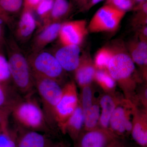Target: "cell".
<instances>
[{
	"mask_svg": "<svg viewBox=\"0 0 147 147\" xmlns=\"http://www.w3.org/2000/svg\"><path fill=\"white\" fill-rule=\"evenodd\" d=\"M0 19L8 25H10L11 24V19L10 16L3 10L1 5H0Z\"/></svg>",
	"mask_w": 147,
	"mask_h": 147,
	"instance_id": "836d02e7",
	"label": "cell"
},
{
	"mask_svg": "<svg viewBox=\"0 0 147 147\" xmlns=\"http://www.w3.org/2000/svg\"><path fill=\"white\" fill-rule=\"evenodd\" d=\"M35 88L38 93L42 108L49 126L55 122V110L60 100L63 88L59 83L53 79L33 74Z\"/></svg>",
	"mask_w": 147,
	"mask_h": 147,
	"instance_id": "277c9868",
	"label": "cell"
},
{
	"mask_svg": "<svg viewBox=\"0 0 147 147\" xmlns=\"http://www.w3.org/2000/svg\"><path fill=\"white\" fill-rule=\"evenodd\" d=\"M112 55L107 69L114 80L122 85L134 84L135 63L129 54L125 45L121 40H117L110 45Z\"/></svg>",
	"mask_w": 147,
	"mask_h": 147,
	"instance_id": "3957f363",
	"label": "cell"
},
{
	"mask_svg": "<svg viewBox=\"0 0 147 147\" xmlns=\"http://www.w3.org/2000/svg\"><path fill=\"white\" fill-rule=\"evenodd\" d=\"M78 105L76 85L73 82H68L63 88L60 100L55 110V122L61 127L68 119Z\"/></svg>",
	"mask_w": 147,
	"mask_h": 147,
	"instance_id": "52a82bcc",
	"label": "cell"
},
{
	"mask_svg": "<svg viewBox=\"0 0 147 147\" xmlns=\"http://www.w3.org/2000/svg\"><path fill=\"white\" fill-rule=\"evenodd\" d=\"M37 25L32 11L23 9L16 25L14 39L23 44L28 42L33 35Z\"/></svg>",
	"mask_w": 147,
	"mask_h": 147,
	"instance_id": "7c38bea8",
	"label": "cell"
},
{
	"mask_svg": "<svg viewBox=\"0 0 147 147\" xmlns=\"http://www.w3.org/2000/svg\"><path fill=\"white\" fill-rule=\"evenodd\" d=\"M136 3L135 0H112L105 4L111 5L120 10L126 12L133 9Z\"/></svg>",
	"mask_w": 147,
	"mask_h": 147,
	"instance_id": "f546056e",
	"label": "cell"
},
{
	"mask_svg": "<svg viewBox=\"0 0 147 147\" xmlns=\"http://www.w3.org/2000/svg\"><path fill=\"white\" fill-rule=\"evenodd\" d=\"M72 3L79 8V10L87 4L90 0H72Z\"/></svg>",
	"mask_w": 147,
	"mask_h": 147,
	"instance_id": "e575fe53",
	"label": "cell"
},
{
	"mask_svg": "<svg viewBox=\"0 0 147 147\" xmlns=\"http://www.w3.org/2000/svg\"><path fill=\"white\" fill-rule=\"evenodd\" d=\"M96 70L89 53L84 52L81 55L79 65L74 71L76 82L82 86L89 85L94 79Z\"/></svg>",
	"mask_w": 147,
	"mask_h": 147,
	"instance_id": "4fadbf2b",
	"label": "cell"
},
{
	"mask_svg": "<svg viewBox=\"0 0 147 147\" xmlns=\"http://www.w3.org/2000/svg\"><path fill=\"white\" fill-rule=\"evenodd\" d=\"M82 102L83 112L86 111L92 105V94L91 89L88 86H85L82 91Z\"/></svg>",
	"mask_w": 147,
	"mask_h": 147,
	"instance_id": "f1b7e54d",
	"label": "cell"
},
{
	"mask_svg": "<svg viewBox=\"0 0 147 147\" xmlns=\"http://www.w3.org/2000/svg\"><path fill=\"white\" fill-rule=\"evenodd\" d=\"M73 7V4L68 0H54L49 16L43 25L55 22H61L62 20L71 13Z\"/></svg>",
	"mask_w": 147,
	"mask_h": 147,
	"instance_id": "2e32d148",
	"label": "cell"
},
{
	"mask_svg": "<svg viewBox=\"0 0 147 147\" xmlns=\"http://www.w3.org/2000/svg\"><path fill=\"white\" fill-rule=\"evenodd\" d=\"M109 126L113 130L120 134L131 131L133 127L126 110L122 106L115 108L110 118Z\"/></svg>",
	"mask_w": 147,
	"mask_h": 147,
	"instance_id": "9a60e30c",
	"label": "cell"
},
{
	"mask_svg": "<svg viewBox=\"0 0 147 147\" xmlns=\"http://www.w3.org/2000/svg\"><path fill=\"white\" fill-rule=\"evenodd\" d=\"M17 132L9 126L8 118L0 124V147H16Z\"/></svg>",
	"mask_w": 147,
	"mask_h": 147,
	"instance_id": "ffe728a7",
	"label": "cell"
},
{
	"mask_svg": "<svg viewBox=\"0 0 147 147\" xmlns=\"http://www.w3.org/2000/svg\"><path fill=\"white\" fill-rule=\"evenodd\" d=\"M41 0H24L23 9L32 11L35 10Z\"/></svg>",
	"mask_w": 147,
	"mask_h": 147,
	"instance_id": "4dcf8cb0",
	"label": "cell"
},
{
	"mask_svg": "<svg viewBox=\"0 0 147 147\" xmlns=\"http://www.w3.org/2000/svg\"><path fill=\"white\" fill-rule=\"evenodd\" d=\"M125 46L134 63L140 66L146 67L147 63L146 40L137 37L127 42Z\"/></svg>",
	"mask_w": 147,
	"mask_h": 147,
	"instance_id": "5bb4252c",
	"label": "cell"
},
{
	"mask_svg": "<svg viewBox=\"0 0 147 147\" xmlns=\"http://www.w3.org/2000/svg\"><path fill=\"white\" fill-rule=\"evenodd\" d=\"M132 136L133 139L141 146H145L147 144V131L146 127L141 122L136 123L133 126Z\"/></svg>",
	"mask_w": 147,
	"mask_h": 147,
	"instance_id": "484cf974",
	"label": "cell"
},
{
	"mask_svg": "<svg viewBox=\"0 0 147 147\" xmlns=\"http://www.w3.org/2000/svg\"><path fill=\"white\" fill-rule=\"evenodd\" d=\"M110 141V137L105 131L92 130L82 137L81 147H106Z\"/></svg>",
	"mask_w": 147,
	"mask_h": 147,
	"instance_id": "e0dca14e",
	"label": "cell"
},
{
	"mask_svg": "<svg viewBox=\"0 0 147 147\" xmlns=\"http://www.w3.org/2000/svg\"><path fill=\"white\" fill-rule=\"evenodd\" d=\"M27 58L33 74L53 79L60 84L65 71L53 54L42 50L31 53Z\"/></svg>",
	"mask_w": 147,
	"mask_h": 147,
	"instance_id": "5b68a950",
	"label": "cell"
},
{
	"mask_svg": "<svg viewBox=\"0 0 147 147\" xmlns=\"http://www.w3.org/2000/svg\"><path fill=\"white\" fill-rule=\"evenodd\" d=\"M110 147H119L118 146H110Z\"/></svg>",
	"mask_w": 147,
	"mask_h": 147,
	"instance_id": "f35d334b",
	"label": "cell"
},
{
	"mask_svg": "<svg viewBox=\"0 0 147 147\" xmlns=\"http://www.w3.org/2000/svg\"><path fill=\"white\" fill-rule=\"evenodd\" d=\"M136 2L137 3H140L144 1H147V0H135Z\"/></svg>",
	"mask_w": 147,
	"mask_h": 147,
	"instance_id": "8d00e7d4",
	"label": "cell"
},
{
	"mask_svg": "<svg viewBox=\"0 0 147 147\" xmlns=\"http://www.w3.org/2000/svg\"><path fill=\"white\" fill-rule=\"evenodd\" d=\"M84 124L88 129L94 128L99 121L100 110L97 104H93L91 108L84 112Z\"/></svg>",
	"mask_w": 147,
	"mask_h": 147,
	"instance_id": "7402d4cb",
	"label": "cell"
},
{
	"mask_svg": "<svg viewBox=\"0 0 147 147\" xmlns=\"http://www.w3.org/2000/svg\"><path fill=\"white\" fill-rule=\"evenodd\" d=\"M84 124V116L82 107L78 106L68 119L61 127L63 131H67L74 137Z\"/></svg>",
	"mask_w": 147,
	"mask_h": 147,
	"instance_id": "ac0fdd59",
	"label": "cell"
},
{
	"mask_svg": "<svg viewBox=\"0 0 147 147\" xmlns=\"http://www.w3.org/2000/svg\"><path fill=\"white\" fill-rule=\"evenodd\" d=\"M80 46L63 45L53 54L65 71H75L79 65L81 57Z\"/></svg>",
	"mask_w": 147,
	"mask_h": 147,
	"instance_id": "30bf717a",
	"label": "cell"
},
{
	"mask_svg": "<svg viewBox=\"0 0 147 147\" xmlns=\"http://www.w3.org/2000/svg\"><path fill=\"white\" fill-rule=\"evenodd\" d=\"M32 95L17 99L11 105L10 115L19 128L46 134L51 127L42 108Z\"/></svg>",
	"mask_w": 147,
	"mask_h": 147,
	"instance_id": "6da1fadb",
	"label": "cell"
},
{
	"mask_svg": "<svg viewBox=\"0 0 147 147\" xmlns=\"http://www.w3.org/2000/svg\"><path fill=\"white\" fill-rule=\"evenodd\" d=\"M59 147L57 146H55V147Z\"/></svg>",
	"mask_w": 147,
	"mask_h": 147,
	"instance_id": "ab89813d",
	"label": "cell"
},
{
	"mask_svg": "<svg viewBox=\"0 0 147 147\" xmlns=\"http://www.w3.org/2000/svg\"><path fill=\"white\" fill-rule=\"evenodd\" d=\"M100 105L101 112L99 121L103 128H107L109 126L110 118L116 107V104L113 98L106 95L100 99Z\"/></svg>",
	"mask_w": 147,
	"mask_h": 147,
	"instance_id": "d6986e66",
	"label": "cell"
},
{
	"mask_svg": "<svg viewBox=\"0 0 147 147\" xmlns=\"http://www.w3.org/2000/svg\"><path fill=\"white\" fill-rule=\"evenodd\" d=\"M111 55L112 49L110 45L100 48L94 57V63L96 69L106 70Z\"/></svg>",
	"mask_w": 147,
	"mask_h": 147,
	"instance_id": "44dd1931",
	"label": "cell"
},
{
	"mask_svg": "<svg viewBox=\"0 0 147 147\" xmlns=\"http://www.w3.org/2000/svg\"><path fill=\"white\" fill-rule=\"evenodd\" d=\"M126 12L111 5L105 4L92 17L88 26V30L94 33L115 32Z\"/></svg>",
	"mask_w": 147,
	"mask_h": 147,
	"instance_id": "8992f818",
	"label": "cell"
},
{
	"mask_svg": "<svg viewBox=\"0 0 147 147\" xmlns=\"http://www.w3.org/2000/svg\"><path fill=\"white\" fill-rule=\"evenodd\" d=\"M103 0H90L87 3L84 7L80 9V11H86L90 10L92 7L96 5L98 3L100 2Z\"/></svg>",
	"mask_w": 147,
	"mask_h": 147,
	"instance_id": "d6a6232c",
	"label": "cell"
},
{
	"mask_svg": "<svg viewBox=\"0 0 147 147\" xmlns=\"http://www.w3.org/2000/svg\"><path fill=\"white\" fill-rule=\"evenodd\" d=\"M17 95L13 89L10 90L7 87L0 85V107H11L13 102L20 97Z\"/></svg>",
	"mask_w": 147,
	"mask_h": 147,
	"instance_id": "603a6c76",
	"label": "cell"
},
{
	"mask_svg": "<svg viewBox=\"0 0 147 147\" xmlns=\"http://www.w3.org/2000/svg\"><path fill=\"white\" fill-rule=\"evenodd\" d=\"M7 51L11 76L14 88L24 96L33 94L35 88L31 69L27 57L13 37L9 39Z\"/></svg>",
	"mask_w": 147,
	"mask_h": 147,
	"instance_id": "7a4b0ae2",
	"label": "cell"
},
{
	"mask_svg": "<svg viewBox=\"0 0 147 147\" xmlns=\"http://www.w3.org/2000/svg\"><path fill=\"white\" fill-rule=\"evenodd\" d=\"M0 5L10 16V14H16L20 11L24 5V0H0Z\"/></svg>",
	"mask_w": 147,
	"mask_h": 147,
	"instance_id": "4316f807",
	"label": "cell"
},
{
	"mask_svg": "<svg viewBox=\"0 0 147 147\" xmlns=\"http://www.w3.org/2000/svg\"><path fill=\"white\" fill-rule=\"evenodd\" d=\"M3 30L0 24V42L1 41V40L3 38Z\"/></svg>",
	"mask_w": 147,
	"mask_h": 147,
	"instance_id": "d590c367",
	"label": "cell"
},
{
	"mask_svg": "<svg viewBox=\"0 0 147 147\" xmlns=\"http://www.w3.org/2000/svg\"><path fill=\"white\" fill-rule=\"evenodd\" d=\"M62 23L55 22L43 25L35 36L31 45L32 53L43 50L59 36Z\"/></svg>",
	"mask_w": 147,
	"mask_h": 147,
	"instance_id": "8fae6325",
	"label": "cell"
},
{
	"mask_svg": "<svg viewBox=\"0 0 147 147\" xmlns=\"http://www.w3.org/2000/svg\"><path fill=\"white\" fill-rule=\"evenodd\" d=\"M111 1H112V0H106V3H105V4H108V3H110Z\"/></svg>",
	"mask_w": 147,
	"mask_h": 147,
	"instance_id": "74e56055",
	"label": "cell"
},
{
	"mask_svg": "<svg viewBox=\"0 0 147 147\" xmlns=\"http://www.w3.org/2000/svg\"><path fill=\"white\" fill-rule=\"evenodd\" d=\"M10 81H12L8 60L0 53V85L7 87Z\"/></svg>",
	"mask_w": 147,
	"mask_h": 147,
	"instance_id": "d4e9b609",
	"label": "cell"
},
{
	"mask_svg": "<svg viewBox=\"0 0 147 147\" xmlns=\"http://www.w3.org/2000/svg\"><path fill=\"white\" fill-rule=\"evenodd\" d=\"M88 32L86 21L84 19L62 23L59 33V40L63 45L80 46Z\"/></svg>",
	"mask_w": 147,
	"mask_h": 147,
	"instance_id": "ba28073f",
	"label": "cell"
},
{
	"mask_svg": "<svg viewBox=\"0 0 147 147\" xmlns=\"http://www.w3.org/2000/svg\"><path fill=\"white\" fill-rule=\"evenodd\" d=\"M11 112V107L4 106L0 107V124L6 119L9 118Z\"/></svg>",
	"mask_w": 147,
	"mask_h": 147,
	"instance_id": "1f68e13d",
	"label": "cell"
},
{
	"mask_svg": "<svg viewBox=\"0 0 147 147\" xmlns=\"http://www.w3.org/2000/svg\"><path fill=\"white\" fill-rule=\"evenodd\" d=\"M94 79L105 88L112 89L115 86L116 81L110 76L107 70H96Z\"/></svg>",
	"mask_w": 147,
	"mask_h": 147,
	"instance_id": "cb8c5ba5",
	"label": "cell"
},
{
	"mask_svg": "<svg viewBox=\"0 0 147 147\" xmlns=\"http://www.w3.org/2000/svg\"><path fill=\"white\" fill-rule=\"evenodd\" d=\"M54 0H41L35 10L37 14L43 21V24L47 19L53 7Z\"/></svg>",
	"mask_w": 147,
	"mask_h": 147,
	"instance_id": "83f0119b",
	"label": "cell"
},
{
	"mask_svg": "<svg viewBox=\"0 0 147 147\" xmlns=\"http://www.w3.org/2000/svg\"><path fill=\"white\" fill-rule=\"evenodd\" d=\"M16 147H54L47 134L19 128L16 130Z\"/></svg>",
	"mask_w": 147,
	"mask_h": 147,
	"instance_id": "9c48e42d",
	"label": "cell"
}]
</instances>
